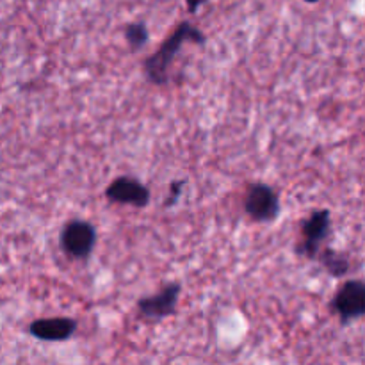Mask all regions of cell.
<instances>
[{"instance_id": "cell-1", "label": "cell", "mask_w": 365, "mask_h": 365, "mask_svg": "<svg viewBox=\"0 0 365 365\" xmlns=\"http://www.w3.org/2000/svg\"><path fill=\"white\" fill-rule=\"evenodd\" d=\"M196 43V45H205L207 38L198 27L191 24V21H180L173 34L159 46L155 53L148 56L143 63V71H145L146 81L152 82L155 86H164L170 81V70L173 64L175 57L182 50L184 43Z\"/></svg>"}, {"instance_id": "cell-2", "label": "cell", "mask_w": 365, "mask_h": 365, "mask_svg": "<svg viewBox=\"0 0 365 365\" xmlns=\"http://www.w3.org/2000/svg\"><path fill=\"white\" fill-rule=\"evenodd\" d=\"M59 245L64 255H68L70 259H88L96 246V228L84 220L68 221L61 228Z\"/></svg>"}, {"instance_id": "cell-3", "label": "cell", "mask_w": 365, "mask_h": 365, "mask_svg": "<svg viewBox=\"0 0 365 365\" xmlns=\"http://www.w3.org/2000/svg\"><path fill=\"white\" fill-rule=\"evenodd\" d=\"M331 212L328 209L314 210L302 225V242L296 246V255L316 260L317 253L323 248V242L330 235Z\"/></svg>"}, {"instance_id": "cell-4", "label": "cell", "mask_w": 365, "mask_h": 365, "mask_svg": "<svg viewBox=\"0 0 365 365\" xmlns=\"http://www.w3.org/2000/svg\"><path fill=\"white\" fill-rule=\"evenodd\" d=\"M245 210L257 223H273L280 216V196L271 185L255 182L246 191Z\"/></svg>"}, {"instance_id": "cell-5", "label": "cell", "mask_w": 365, "mask_h": 365, "mask_svg": "<svg viewBox=\"0 0 365 365\" xmlns=\"http://www.w3.org/2000/svg\"><path fill=\"white\" fill-rule=\"evenodd\" d=\"M331 312L337 314L342 327L360 319L365 314V285L362 280H348L331 298Z\"/></svg>"}, {"instance_id": "cell-6", "label": "cell", "mask_w": 365, "mask_h": 365, "mask_svg": "<svg viewBox=\"0 0 365 365\" xmlns=\"http://www.w3.org/2000/svg\"><path fill=\"white\" fill-rule=\"evenodd\" d=\"M182 285L178 282H171L160 289L157 294L146 296L138 302V312L143 319L160 321L173 316L177 312L178 298H180Z\"/></svg>"}, {"instance_id": "cell-7", "label": "cell", "mask_w": 365, "mask_h": 365, "mask_svg": "<svg viewBox=\"0 0 365 365\" xmlns=\"http://www.w3.org/2000/svg\"><path fill=\"white\" fill-rule=\"evenodd\" d=\"M106 198L116 205H130L135 209H145L152 200V192L134 177H118L107 185Z\"/></svg>"}, {"instance_id": "cell-8", "label": "cell", "mask_w": 365, "mask_h": 365, "mask_svg": "<svg viewBox=\"0 0 365 365\" xmlns=\"http://www.w3.org/2000/svg\"><path fill=\"white\" fill-rule=\"evenodd\" d=\"M78 330V323L71 317H46L32 321L29 334L43 342H63L73 337Z\"/></svg>"}, {"instance_id": "cell-9", "label": "cell", "mask_w": 365, "mask_h": 365, "mask_svg": "<svg viewBox=\"0 0 365 365\" xmlns=\"http://www.w3.org/2000/svg\"><path fill=\"white\" fill-rule=\"evenodd\" d=\"M316 260L324 267V269H327V273L334 278L346 277L349 271V266H351L348 257L335 252V250L331 248H321L319 253H317Z\"/></svg>"}, {"instance_id": "cell-10", "label": "cell", "mask_w": 365, "mask_h": 365, "mask_svg": "<svg viewBox=\"0 0 365 365\" xmlns=\"http://www.w3.org/2000/svg\"><path fill=\"white\" fill-rule=\"evenodd\" d=\"M148 39L150 31L148 27H146L145 21H132V24H128L127 27H125V41L128 43V46H130L134 52L141 50L143 46L148 43Z\"/></svg>"}, {"instance_id": "cell-11", "label": "cell", "mask_w": 365, "mask_h": 365, "mask_svg": "<svg viewBox=\"0 0 365 365\" xmlns=\"http://www.w3.org/2000/svg\"><path fill=\"white\" fill-rule=\"evenodd\" d=\"M187 185V180L182 178V180H173L170 184V196L164 202V209H171L178 203V200L182 198V192H184V187Z\"/></svg>"}, {"instance_id": "cell-12", "label": "cell", "mask_w": 365, "mask_h": 365, "mask_svg": "<svg viewBox=\"0 0 365 365\" xmlns=\"http://www.w3.org/2000/svg\"><path fill=\"white\" fill-rule=\"evenodd\" d=\"M209 0H185V4H187V11L191 14H196L200 11V7L203 6V4H207Z\"/></svg>"}, {"instance_id": "cell-13", "label": "cell", "mask_w": 365, "mask_h": 365, "mask_svg": "<svg viewBox=\"0 0 365 365\" xmlns=\"http://www.w3.org/2000/svg\"><path fill=\"white\" fill-rule=\"evenodd\" d=\"M305 2H309V4H317V2H319V0H305Z\"/></svg>"}]
</instances>
